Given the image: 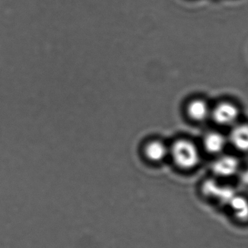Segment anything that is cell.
<instances>
[{
	"label": "cell",
	"mask_w": 248,
	"mask_h": 248,
	"mask_svg": "<svg viewBox=\"0 0 248 248\" xmlns=\"http://www.w3.org/2000/svg\"><path fill=\"white\" fill-rule=\"evenodd\" d=\"M169 153L176 166L184 170L195 169L200 162V154L196 144L186 139L175 141Z\"/></svg>",
	"instance_id": "cell-1"
},
{
	"label": "cell",
	"mask_w": 248,
	"mask_h": 248,
	"mask_svg": "<svg viewBox=\"0 0 248 248\" xmlns=\"http://www.w3.org/2000/svg\"><path fill=\"white\" fill-rule=\"evenodd\" d=\"M211 117L217 124L234 125L240 117V110L236 105L230 102L218 103L211 110Z\"/></svg>",
	"instance_id": "cell-2"
},
{
	"label": "cell",
	"mask_w": 248,
	"mask_h": 248,
	"mask_svg": "<svg viewBox=\"0 0 248 248\" xmlns=\"http://www.w3.org/2000/svg\"><path fill=\"white\" fill-rule=\"evenodd\" d=\"M213 172L220 177H230L240 169V162L234 156L222 155L213 163Z\"/></svg>",
	"instance_id": "cell-3"
},
{
	"label": "cell",
	"mask_w": 248,
	"mask_h": 248,
	"mask_svg": "<svg viewBox=\"0 0 248 248\" xmlns=\"http://www.w3.org/2000/svg\"><path fill=\"white\" fill-rule=\"evenodd\" d=\"M228 140L236 150L248 153V124L233 125Z\"/></svg>",
	"instance_id": "cell-4"
},
{
	"label": "cell",
	"mask_w": 248,
	"mask_h": 248,
	"mask_svg": "<svg viewBox=\"0 0 248 248\" xmlns=\"http://www.w3.org/2000/svg\"><path fill=\"white\" fill-rule=\"evenodd\" d=\"M187 113L192 120L202 122L211 116V110L206 101L202 99H195L188 104Z\"/></svg>",
	"instance_id": "cell-5"
},
{
	"label": "cell",
	"mask_w": 248,
	"mask_h": 248,
	"mask_svg": "<svg viewBox=\"0 0 248 248\" xmlns=\"http://www.w3.org/2000/svg\"><path fill=\"white\" fill-rule=\"evenodd\" d=\"M170 149L160 140L149 141L144 147V155L147 159L154 163H160L167 157Z\"/></svg>",
	"instance_id": "cell-6"
},
{
	"label": "cell",
	"mask_w": 248,
	"mask_h": 248,
	"mask_svg": "<svg viewBox=\"0 0 248 248\" xmlns=\"http://www.w3.org/2000/svg\"><path fill=\"white\" fill-rule=\"evenodd\" d=\"M227 143V138L217 131L208 133L204 137V147L211 154L218 155L222 153L226 148Z\"/></svg>",
	"instance_id": "cell-7"
},
{
	"label": "cell",
	"mask_w": 248,
	"mask_h": 248,
	"mask_svg": "<svg viewBox=\"0 0 248 248\" xmlns=\"http://www.w3.org/2000/svg\"><path fill=\"white\" fill-rule=\"evenodd\" d=\"M240 182L245 189L248 191V169L243 171L240 176Z\"/></svg>",
	"instance_id": "cell-8"
}]
</instances>
